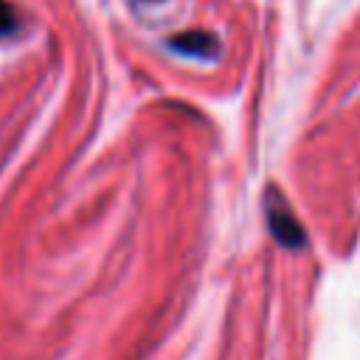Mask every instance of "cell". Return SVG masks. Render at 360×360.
<instances>
[{
	"instance_id": "obj_1",
	"label": "cell",
	"mask_w": 360,
	"mask_h": 360,
	"mask_svg": "<svg viewBox=\"0 0 360 360\" xmlns=\"http://www.w3.org/2000/svg\"><path fill=\"white\" fill-rule=\"evenodd\" d=\"M267 222H270L273 236H276L284 248H298V245L304 242V233H301L295 217L290 214L284 197H281V200H273V202L267 205Z\"/></svg>"
},
{
	"instance_id": "obj_3",
	"label": "cell",
	"mask_w": 360,
	"mask_h": 360,
	"mask_svg": "<svg viewBox=\"0 0 360 360\" xmlns=\"http://www.w3.org/2000/svg\"><path fill=\"white\" fill-rule=\"evenodd\" d=\"M14 31H17V14L6 0H0V37H8Z\"/></svg>"
},
{
	"instance_id": "obj_2",
	"label": "cell",
	"mask_w": 360,
	"mask_h": 360,
	"mask_svg": "<svg viewBox=\"0 0 360 360\" xmlns=\"http://www.w3.org/2000/svg\"><path fill=\"white\" fill-rule=\"evenodd\" d=\"M172 48L183 53H194V56H211L217 51V39L205 31H183L172 39Z\"/></svg>"
}]
</instances>
